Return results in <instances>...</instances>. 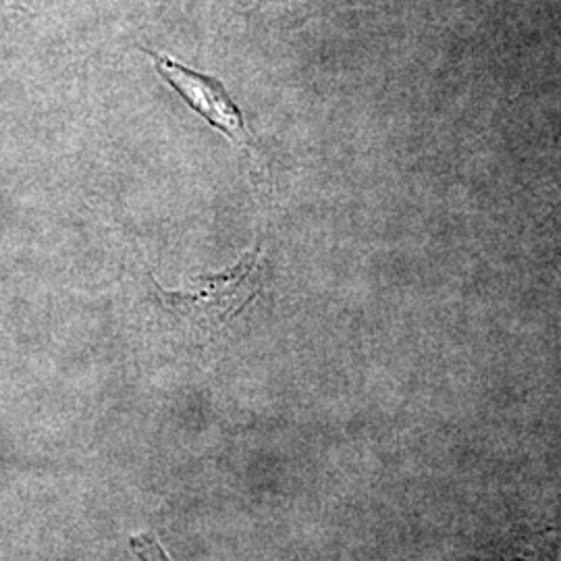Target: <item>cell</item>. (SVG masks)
Returning a JSON list of instances; mask_svg holds the SVG:
<instances>
[{
  "instance_id": "cell-1",
  "label": "cell",
  "mask_w": 561,
  "mask_h": 561,
  "mask_svg": "<svg viewBox=\"0 0 561 561\" xmlns=\"http://www.w3.org/2000/svg\"><path fill=\"white\" fill-rule=\"evenodd\" d=\"M262 245L245 252L233 266L204 275L183 289H164L154 277L152 285L162 308L198 337H215L259 298L262 289Z\"/></svg>"
},
{
  "instance_id": "cell-2",
  "label": "cell",
  "mask_w": 561,
  "mask_h": 561,
  "mask_svg": "<svg viewBox=\"0 0 561 561\" xmlns=\"http://www.w3.org/2000/svg\"><path fill=\"white\" fill-rule=\"evenodd\" d=\"M144 53L152 59L162 80L180 94L181 101L185 102L196 115H201L210 127L219 129L222 136H227L233 144L238 146L250 144L252 136L248 131L243 113L229 96L221 80L213 76H204L201 71L190 69L161 53H154L148 48H144Z\"/></svg>"
}]
</instances>
